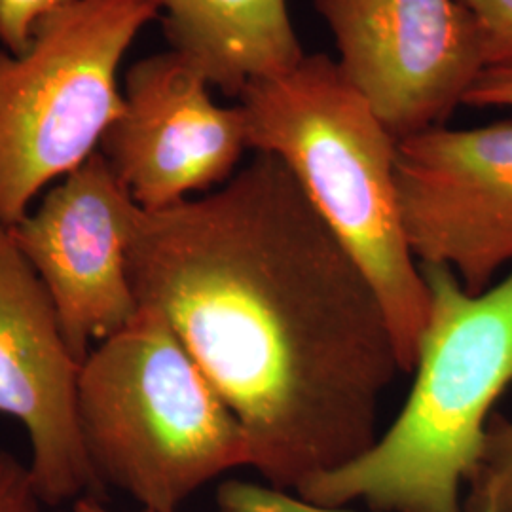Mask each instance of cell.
Returning <instances> with one entry per match:
<instances>
[{"label":"cell","mask_w":512,"mask_h":512,"mask_svg":"<svg viewBox=\"0 0 512 512\" xmlns=\"http://www.w3.org/2000/svg\"><path fill=\"white\" fill-rule=\"evenodd\" d=\"M129 275L236 414L270 488L296 494L376 442L403 372L389 319L281 160L256 152L217 190L141 209Z\"/></svg>","instance_id":"6da1fadb"},{"label":"cell","mask_w":512,"mask_h":512,"mask_svg":"<svg viewBox=\"0 0 512 512\" xmlns=\"http://www.w3.org/2000/svg\"><path fill=\"white\" fill-rule=\"evenodd\" d=\"M429 293L416 378L382 437L296 497L368 512H463L494 406L512 385V270L469 293L448 266H420Z\"/></svg>","instance_id":"7a4b0ae2"},{"label":"cell","mask_w":512,"mask_h":512,"mask_svg":"<svg viewBox=\"0 0 512 512\" xmlns=\"http://www.w3.org/2000/svg\"><path fill=\"white\" fill-rule=\"evenodd\" d=\"M238 99L249 148L285 164L361 266L384 306L401 368L412 372L429 293L399 211V141L327 54L304 55L289 71L249 84Z\"/></svg>","instance_id":"3957f363"},{"label":"cell","mask_w":512,"mask_h":512,"mask_svg":"<svg viewBox=\"0 0 512 512\" xmlns=\"http://www.w3.org/2000/svg\"><path fill=\"white\" fill-rule=\"evenodd\" d=\"M78 423L103 486L150 511L179 512L211 480L251 467L236 414L148 306L80 366Z\"/></svg>","instance_id":"277c9868"},{"label":"cell","mask_w":512,"mask_h":512,"mask_svg":"<svg viewBox=\"0 0 512 512\" xmlns=\"http://www.w3.org/2000/svg\"><path fill=\"white\" fill-rule=\"evenodd\" d=\"M156 0H76L21 54L0 50V226L99 150L124 107L118 73Z\"/></svg>","instance_id":"5b68a950"},{"label":"cell","mask_w":512,"mask_h":512,"mask_svg":"<svg viewBox=\"0 0 512 512\" xmlns=\"http://www.w3.org/2000/svg\"><path fill=\"white\" fill-rule=\"evenodd\" d=\"M336 63L397 141L444 126L484 71L459 0H313Z\"/></svg>","instance_id":"8992f818"},{"label":"cell","mask_w":512,"mask_h":512,"mask_svg":"<svg viewBox=\"0 0 512 512\" xmlns=\"http://www.w3.org/2000/svg\"><path fill=\"white\" fill-rule=\"evenodd\" d=\"M404 236L420 266L482 293L512 264V122L435 126L397 143Z\"/></svg>","instance_id":"52a82bcc"},{"label":"cell","mask_w":512,"mask_h":512,"mask_svg":"<svg viewBox=\"0 0 512 512\" xmlns=\"http://www.w3.org/2000/svg\"><path fill=\"white\" fill-rule=\"evenodd\" d=\"M141 207L97 150L8 228L54 302L76 361L126 329L139 311L129 245Z\"/></svg>","instance_id":"ba28073f"},{"label":"cell","mask_w":512,"mask_h":512,"mask_svg":"<svg viewBox=\"0 0 512 512\" xmlns=\"http://www.w3.org/2000/svg\"><path fill=\"white\" fill-rule=\"evenodd\" d=\"M211 84L169 50L133 63L124 107L99 152L145 211H160L228 183L249 148L243 109L220 107Z\"/></svg>","instance_id":"9c48e42d"},{"label":"cell","mask_w":512,"mask_h":512,"mask_svg":"<svg viewBox=\"0 0 512 512\" xmlns=\"http://www.w3.org/2000/svg\"><path fill=\"white\" fill-rule=\"evenodd\" d=\"M80 366L46 287L0 226V414L23 425L31 476L52 507L107 494L80 433Z\"/></svg>","instance_id":"30bf717a"},{"label":"cell","mask_w":512,"mask_h":512,"mask_svg":"<svg viewBox=\"0 0 512 512\" xmlns=\"http://www.w3.org/2000/svg\"><path fill=\"white\" fill-rule=\"evenodd\" d=\"M171 50L230 97L285 73L306 52L287 0H156Z\"/></svg>","instance_id":"8fae6325"},{"label":"cell","mask_w":512,"mask_h":512,"mask_svg":"<svg viewBox=\"0 0 512 512\" xmlns=\"http://www.w3.org/2000/svg\"><path fill=\"white\" fill-rule=\"evenodd\" d=\"M463 512H512V416H492Z\"/></svg>","instance_id":"7c38bea8"},{"label":"cell","mask_w":512,"mask_h":512,"mask_svg":"<svg viewBox=\"0 0 512 512\" xmlns=\"http://www.w3.org/2000/svg\"><path fill=\"white\" fill-rule=\"evenodd\" d=\"M475 19L484 69L512 67V0H459Z\"/></svg>","instance_id":"4fadbf2b"},{"label":"cell","mask_w":512,"mask_h":512,"mask_svg":"<svg viewBox=\"0 0 512 512\" xmlns=\"http://www.w3.org/2000/svg\"><path fill=\"white\" fill-rule=\"evenodd\" d=\"M220 512H361L351 507H317L270 486L228 480L220 486Z\"/></svg>","instance_id":"5bb4252c"},{"label":"cell","mask_w":512,"mask_h":512,"mask_svg":"<svg viewBox=\"0 0 512 512\" xmlns=\"http://www.w3.org/2000/svg\"><path fill=\"white\" fill-rule=\"evenodd\" d=\"M76 0H0V46L21 54L33 42L38 27Z\"/></svg>","instance_id":"9a60e30c"},{"label":"cell","mask_w":512,"mask_h":512,"mask_svg":"<svg viewBox=\"0 0 512 512\" xmlns=\"http://www.w3.org/2000/svg\"><path fill=\"white\" fill-rule=\"evenodd\" d=\"M42 505L29 465L0 452V512H42Z\"/></svg>","instance_id":"2e32d148"},{"label":"cell","mask_w":512,"mask_h":512,"mask_svg":"<svg viewBox=\"0 0 512 512\" xmlns=\"http://www.w3.org/2000/svg\"><path fill=\"white\" fill-rule=\"evenodd\" d=\"M463 105L478 109L512 107V67L484 69L465 95Z\"/></svg>","instance_id":"e0dca14e"},{"label":"cell","mask_w":512,"mask_h":512,"mask_svg":"<svg viewBox=\"0 0 512 512\" xmlns=\"http://www.w3.org/2000/svg\"><path fill=\"white\" fill-rule=\"evenodd\" d=\"M73 512H110L101 499H93V497H82L74 501ZM141 512H156L150 509H141Z\"/></svg>","instance_id":"ac0fdd59"},{"label":"cell","mask_w":512,"mask_h":512,"mask_svg":"<svg viewBox=\"0 0 512 512\" xmlns=\"http://www.w3.org/2000/svg\"><path fill=\"white\" fill-rule=\"evenodd\" d=\"M220 512V511H219Z\"/></svg>","instance_id":"d6986e66"}]
</instances>
